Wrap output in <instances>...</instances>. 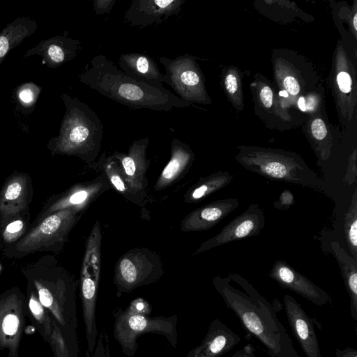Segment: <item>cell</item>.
Returning a JSON list of instances; mask_svg holds the SVG:
<instances>
[{
  "label": "cell",
  "instance_id": "cell-1",
  "mask_svg": "<svg viewBox=\"0 0 357 357\" xmlns=\"http://www.w3.org/2000/svg\"><path fill=\"white\" fill-rule=\"evenodd\" d=\"M213 284L243 328L266 348L269 357H301L276 315L273 306L237 274L215 276Z\"/></svg>",
  "mask_w": 357,
  "mask_h": 357
},
{
  "label": "cell",
  "instance_id": "cell-2",
  "mask_svg": "<svg viewBox=\"0 0 357 357\" xmlns=\"http://www.w3.org/2000/svg\"><path fill=\"white\" fill-rule=\"evenodd\" d=\"M77 77L90 89L131 109L169 112L192 105L165 88H155L134 79L102 54L95 56Z\"/></svg>",
  "mask_w": 357,
  "mask_h": 357
},
{
  "label": "cell",
  "instance_id": "cell-3",
  "mask_svg": "<svg viewBox=\"0 0 357 357\" xmlns=\"http://www.w3.org/2000/svg\"><path fill=\"white\" fill-rule=\"evenodd\" d=\"M66 111L58 135L47 145L52 156H75L92 166L97 159L103 137V124L89 105L77 98L61 93Z\"/></svg>",
  "mask_w": 357,
  "mask_h": 357
},
{
  "label": "cell",
  "instance_id": "cell-4",
  "mask_svg": "<svg viewBox=\"0 0 357 357\" xmlns=\"http://www.w3.org/2000/svg\"><path fill=\"white\" fill-rule=\"evenodd\" d=\"M235 158L244 168L265 178L326 192L328 185L296 153L256 146H239Z\"/></svg>",
  "mask_w": 357,
  "mask_h": 357
},
{
  "label": "cell",
  "instance_id": "cell-5",
  "mask_svg": "<svg viewBox=\"0 0 357 357\" xmlns=\"http://www.w3.org/2000/svg\"><path fill=\"white\" fill-rule=\"evenodd\" d=\"M82 215L72 208L55 212L31 225L20 241L3 252L8 257L21 258L36 252H60Z\"/></svg>",
  "mask_w": 357,
  "mask_h": 357
},
{
  "label": "cell",
  "instance_id": "cell-6",
  "mask_svg": "<svg viewBox=\"0 0 357 357\" xmlns=\"http://www.w3.org/2000/svg\"><path fill=\"white\" fill-rule=\"evenodd\" d=\"M112 314L114 317V337L121 347L124 354L129 357L135 356L137 349V339L144 334L153 333L164 336L175 347L177 344V317L145 316L126 310L116 309Z\"/></svg>",
  "mask_w": 357,
  "mask_h": 357
},
{
  "label": "cell",
  "instance_id": "cell-7",
  "mask_svg": "<svg viewBox=\"0 0 357 357\" xmlns=\"http://www.w3.org/2000/svg\"><path fill=\"white\" fill-rule=\"evenodd\" d=\"M164 273L161 259L146 248H132L117 260L114 275L116 295L158 281Z\"/></svg>",
  "mask_w": 357,
  "mask_h": 357
},
{
  "label": "cell",
  "instance_id": "cell-8",
  "mask_svg": "<svg viewBox=\"0 0 357 357\" xmlns=\"http://www.w3.org/2000/svg\"><path fill=\"white\" fill-rule=\"evenodd\" d=\"M158 59L165 70L164 82L172 88L177 97L190 104L211 102L195 57L184 54L174 59L161 56Z\"/></svg>",
  "mask_w": 357,
  "mask_h": 357
},
{
  "label": "cell",
  "instance_id": "cell-9",
  "mask_svg": "<svg viewBox=\"0 0 357 357\" xmlns=\"http://www.w3.org/2000/svg\"><path fill=\"white\" fill-rule=\"evenodd\" d=\"M111 188L110 183L102 175L75 184L50 199L32 225L55 212L66 208H75L83 213L101 195Z\"/></svg>",
  "mask_w": 357,
  "mask_h": 357
},
{
  "label": "cell",
  "instance_id": "cell-10",
  "mask_svg": "<svg viewBox=\"0 0 357 357\" xmlns=\"http://www.w3.org/2000/svg\"><path fill=\"white\" fill-rule=\"evenodd\" d=\"M265 215L257 204H251L241 214L228 223L218 234L201 244L197 255L234 241L258 235L264 227Z\"/></svg>",
  "mask_w": 357,
  "mask_h": 357
},
{
  "label": "cell",
  "instance_id": "cell-11",
  "mask_svg": "<svg viewBox=\"0 0 357 357\" xmlns=\"http://www.w3.org/2000/svg\"><path fill=\"white\" fill-rule=\"evenodd\" d=\"M100 266L82 264L80 272V296L89 353L92 356L97 342L96 301Z\"/></svg>",
  "mask_w": 357,
  "mask_h": 357
},
{
  "label": "cell",
  "instance_id": "cell-12",
  "mask_svg": "<svg viewBox=\"0 0 357 357\" xmlns=\"http://www.w3.org/2000/svg\"><path fill=\"white\" fill-rule=\"evenodd\" d=\"M269 277L282 288L296 293L316 305L323 306L332 303L327 292L284 260L279 259L275 262Z\"/></svg>",
  "mask_w": 357,
  "mask_h": 357
},
{
  "label": "cell",
  "instance_id": "cell-13",
  "mask_svg": "<svg viewBox=\"0 0 357 357\" xmlns=\"http://www.w3.org/2000/svg\"><path fill=\"white\" fill-rule=\"evenodd\" d=\"M185 0H133L124 18L131 26L144 28L161 24L182 10Z\"/></svg>",
  "mask_w": 357,
  "mask_h": 357
},
{
  "label": "cell",
  "instance_id": "cell-14",
  "mask_svg": "<svg viewBox=\"0 0 357 357\" xmlns=\"http://www.w3.org/2000/svg\"><path fill=\"white\" fill-rule=\"evenodd\" d=\"M149 143V137L136 139L127 153L116 151L112 154L120 163L130 188L144 198L148 186L146 173L150 165V160L146 158Z\"/></svg>",
  "mask_w": 357,
  "mask_h": 357
},
{
  "label": "cell",
  "instance_id": "cell-15",
  "mask_svg": "<svg viewBox=\"0 0 357 357\" xmlns=\"http://www.w3.org/2000/svg\"><path fill=\"white\" fill-rule=\"evenodd\" d=\"M335 57L333 82L335 98L341 116L349 122L356 103L355 70L342 46L338 47Z\"/></svg>",
  "mask_w": 357,
  "mask_h": 357
},
{
  "label": "cell",
  "instance_id": "cell-16",
  "mask_svg": "<svg viewBox=\"0 0 357 357\" xmlns=\"http://www.w3.org/2000/svg\"><path fill=\"white\" fill-rule=\"evenodd\" d=\"M33 195L30 176L15 172L5 181L0 190V217L29 213Z\"/></svg>",
  "mask_w": 357,
  "mask_h": 357
},
{
  "label": "cell",
  "instance_id": "cell-17",
  "mask_svg": "<svg viewBox=\"0 0 357 357\" xmlns=\"http://www.w3.org/2000/svg\"><path fill=\"white\" fill-rule=\"evenodd\" d=\"M284 307L291 331L307 357H321L312 319L290 295L283 297Z\"/></svg>",
  "mask_w": 357,
  "mask_h": 357
},
{
  "label": "cell",
  "instance_id": "cell-18",
  "mask_svg": "<svg viewBox=\"0 0 357 357\" xmlns=\"http://www.w3.org/2000/svg\"><path fill=\"white\" fill-rule=\"evenodd\" d=\"M81 42L66 35L43 39L26 51L24 59L38 55L42 63L50 68H56L76 57Z\"/></svg>",
  "mask_w": 357,
  "mask_h": 357
},
{
  "label": "cell",
  "instance_id": "cell-19",
  "mask_svg": "<svg viewBox=\"0 0 357 357\" xmlns=\"http://www.w3.org/2000/svg\"><path fill=\"white\" fill-rule=\"evenodd\" d=\"M239 205L236 198L218 199L188 214L181 222L183 232L208 230L234 211Z\"/></svg>",
  "mask_w": 357,
  "mask_h": 357
},
{
  "label": "cell",
  "instance_id": "cell-20",
  "mask_svg": "<svg viewBox=\"0 0 357 357\" xmlns=\"http://www.w3.org/2000/svg\"><path fill=\"white\" fill-rule=\"evenodd\" d=\"M241 337L218 319H214L202 343L191 349L185 357H220L232 349Z\"/></svg>",
  "mask_w": 357,
  "mask_h": 357
},
{
  "label": "cell",
  "instance_id": "cell-21",
  "mask_svg": "<svg viewBox=\"0 0 357 357\" xmlns=\"http://www.w3.org/2000/svg\"><path fill=\"white\" fill-rule=\"evenodd\" d=\"M195 155L190 147L178 139H172L170 159L158 176L153 190L160 192L178 181L192 166Z\"/></svg>",
  "mask_w": 357,
  "mask_h": 357
},
{
  "label": "cell",
  "instance_id": "cell-22",
  "mask_svg": "<svg viewBox=\"0 0 357 357\" xmlns=\"http://www.w3.org/2000/svg\"><path fill=\"white\" fill-rule=\"evenodd\" d=\"M118 64L120 70L134 79L155 88L165 89L164 74L149 56L137 52L121 54Z\"/></svg>",
  "mask_w": 357,
  "mask_h": 357
},
{
  "label": "cell",
  "instance_id": "cell-23",
  "mask_svg": "<svg viewBox=\"0 0 357 357\" xmlns=\"http://www.w3.org/2000/svg\"><path fill=\"white\" fill-rule=\"evenodd\" d=\"M275 77L278 84L288 95L298 98L308 93L307 73L296 66V62L280 57L274 61Z\"/></svg>",
  "mask_w": 357,
  "mask_h": 357
},
{
  "label": "cell",
  "instance_id": "cell-24",
  "mask_svg": "<svg viewBox=\"0 0 357 357\" xmlns=\"http://www.w3.org/2000/svg\"><path fill=\"white\" fill-rule=\"evenodd\" d=\"M97 166L103 174L112 188H114L124 198L137 205H142L145 198L136 193L129 185L120 163L112 155H101Z\"/></svg>",
  "mask_w": 357,
  "mask_h": 357
},
{
  "label": "cell",
  "instance_id": "cell-25",
  "mask_svg": "<svg viewBox=\"0 0 357 357\" xmlns=\"http://www.w3.org/2000/svg\"><path fill=\"white\" fill-rule=\"evenodd\" d=\"M38 25L29 17L20 16L8 23L0 31V65L8 54L31 36Z\"/></svg>",
  "mask_w": 357,
  "mask_h": 357
},
{
  "label": "cell",
  "instance_id": "cell-26",
  "mask_svg": "<svg viewBox=\"0 0 357 357\" xmlns=\"http://www.w3.org/2000/svg\"><path fill=\"white\" fill-rule=\"evenodd\" d=\"M331 250L342 275L350 299V314L357 320V261L349 256L337 241L331 243Z\"/></svg>",
  "mask_w": 357,
  "mask_h": 357
},
{
  "label": "cell",
  "instance_id": "cell-27",
  "mask_svg": "<svg viewBox=\"0 0 357 357\" xmlns=\"http://www.w3.org/2000/svg\"><path fill=\"white\" fill-rule=\"evenodd\" d=\"M233 178L230 173L222 171L202 177L187 190L183 196L184 202L188 204L199 202L227 186Z\"/></svg>",
  "mask_w": 357,
  "mask_h": 357
},
{
  "label": "cell",
  "instance_id": "cell-28",
  "mask_svg": "<svg viewBox=\"0 0 357 357\" xmlns=\"http://www.w3.org/2000/svg\"><path fill=\"white\" fill-rule=\"evenodd\" d=\"M30 213L0 217V248L3 252L20 241L31 229Z\"/></svg>",
  "mask_w": 357,
  "mask_h": 357
},
{
  "label": "cell",
  "instance_id": "cell-29",
  "mask_svg": "<svg viewBox=\"0 0 357 357\" xmlns=\"http://www.w3.org/2000/svg\"><path fill=\"white\" fill-rule=\"evenodd\" d=\"M307 134L317 158L321 160H327L331 155L333 140L325 120L318 115L310 118Z\"/></svg>",
  "mask_w": 357,
  "mask_h": 357
},
{
  "label": "cell",
  "instance_id": "cell-30",
  "mask_svg": "<svg viewBox=\"0 0 357 357\" xmlns=\"http://www.w3.org/2000/svg\"><path fill=\"white\" fill-rule=\"evenodd\" d=\"M253 85L256 106H259L264 112H271L275 116H280L284 121L290 119L291 116L282 108L275 91L268 83L259 80Z\"/></svg>",
  "mask_w": 357,
  "mask_h": 357
},
{
  "label": "cell",
  "instance_id": "cell-31",
  "mask_svg": "<svg viewBox=\"0 0 357 357\" xmlns=\"http://www.w3.org/2000/svg\"><path fill=\"white\" fill-rule=\"evenodd\" d=\"M344 232L352 257L357 261V188L344 215Z\"/></svg>",
  "mask_w": 357,
  "mask_h": 357
},
{
  "label": "cell",
  "instance_id": "cell-32",
  "mask_svg": "<svg viewBox=\"0 0 357 357\" xmlns=\"http://www.w3.org/2000/svg\"><path fill=\"white\" fill-rule=\"evenodd\" d=\"M42 88L33 82H26L19 85L14 91V98L22 112L33 109Z\"/></svg>",
  "mask_w": 357,
  "mask_h": 357
},
{
  "label": "cell",
  "instance_id": "cell-33",
  "mask_svg": "<svg viewBox=\"0 0 357 357\" xmlns=\"http://www.w3.org/2000/svg\"><path fill=\"white\" fill-rule=\"evenodd\" d=\"M224 86L229 99L234 102V105H235L236 107L242 106L241 79L238 73L234 68L229 69L225 74Z\"/></svg>",
  "mask_w": 357,
  "mask_h": 357
},
{
  "label": "cell",
  "instance_id": "cell-34",
  "mask_svg": "<svg viewBox=\"0 0 357 357\" xmlns=\"http://www.w3.org/2000/svg\"><path fill=\"white\" fill-rule=\"evenodd\" d=\"M318 93L312 91L307 93L298 99V106L303 112H318V106H320L321 98Z\"/></svg>",
  "mask_w": 357,
  "mask_h": 357
},
{
  "label": "cell",
  "instance_id": "cell-35",
  "mask_svg": "<svg viewBox=\"0 0 357 357\" xmlns=\"http://www.w3.org/2000/svg\"><path fill=\"white\" fill-rule=\"evenodd\" d=\"M105 331L99 335L91 357H110L107 337Z\"/></svg>",
  "mask_w": 357,
  "mask_h": 357
},
{
  "label": "cell",
  "instance_id": "cell-36",
  "mask_svg": "<svg viewBox=\"0 0 357 357\" xmlns=\"http://www.w3.org/2000/svg\"><path fill=\"white\" fill-rule=\"evenodd\" d=\"M19 324L20 321L17 316L8 314L2 321V330L5 334L13 335L17 333Z\"/></svg>",
  "mask_w": 357,
  "mask_h": 357
},
{
  "label": "cell",
  "instance_id": "cell-37",
  "mask_svg": "<svg viewBox=\"0 0 357 357\" xmlns=\"http://www.w3.org/2000/svg\"><path fill=\"white\" fill-rule=\"evenodd\" d=\"M357 176V167H356V150L354 149V152L351 154L349 163L347 168L345 174V182L351 185L356 181Z\"/></svg>",
  "mask_w": 357,
  "mask_h": 357
},
{
  "label": "cell",
  "instance_id": "cell-38",
  "mask_svg": "<svg viewBox=\"0 0 357 357\" xmlns=\"http://www.w3.org/2000/svg\"><path fill=\"white\" fill-rule=\"evenodd\" d=\"M128 308L134 313L145 316H149L151 312V307L149 303L141 298L132 301Z\"/></svg>",
  "mask_w": 357,
  "mask_h": 357
},
{
  "label": "cell",
  "instance_id": "cell-39",
  "mask_svg": "<svg viewBox=\"0 0 357 357\" xmlns=\"http://www.w3.org/2000/svg\"><path fill=\"white\" fill-rule=\"evenodd\" d=\"M294 204V198L289 190H284L278 201L274 202V206L279 209H287Z\"/></svg>",
  "mask_w": 357,
  "mask_h": 357
},
{
  "label": "cell",
  "instance_id": "cell-40",
  "mask_svg": "<svg viewBox=\"0 0 357 357\" xmlns=\"http://www.w3.org/2000/svg\"><path fill=\"white\" fill-rule=\"evenodd\" d=\"M116 3V0H96L93 6L97 15L109 13Z\"/></svg>",
  "mask_w": 357,
  "mask_h": 357
},
{
  "label": "cell",
  "instance_id": "cell-41",
  "mask_svg": "<svg viewBox=\"0 0 357 357\" xmlns=\"http://www.w3.org/2000/svg\"><path fill=\"white\" fill-rule=\"evenodd\" d=\"M29 305L30 310L35 317L38 320H40L44 314L43 307L40 301H38L33 294L29 299Z\"/></svg>",
  "mask_w": 357,
  "mask_h": 357
},
{
  "label": "cell",
  "instance_id": "cell-42",
  "mask_svg": "<svg viewBox=\"0 0 357 357\" xmlns=\"http://www.w3.org/2000/svg\"><path fill=\"white\" fill-rule=\"evenodd\" d=\"M231 357H256L253 345L252 344L245 345L241 349L234 353Z\"/></svg>",
  "mask_w": 357,
  "mask_h": 357
},
{
  "label": "cell",
  "instance_id": "cell-43",
  "mask_svg": "<svg viewBox=\"0 0 357 357\" xmlns=\"http://www.w3.org/2000/svg\"><path fill=\"white\" fill-rule=\"evenodd\" d=\"M335 357H357V350L351 347L335 349Z\"/></svg>",
  "mask_w": 357,
  "mask_h": 357
}]
</instances>
